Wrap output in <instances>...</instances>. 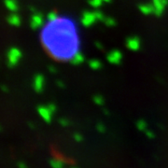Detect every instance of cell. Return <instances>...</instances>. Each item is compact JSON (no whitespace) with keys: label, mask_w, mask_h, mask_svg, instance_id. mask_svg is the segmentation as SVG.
<instances>
[{"label":"cell","mask_w":168,"mask_h":168,"mask_svg":"<svg viewBox=\"0 0 168 168\" xmlns=\"http://www.w3.org/2000/svg\"><path fill=\"white\" fill-rule=\"evenodd\" d=\"M49 19L42 30L43 46L55 59L72 60L78 53V38L74 23L55 13L50 14Z\"/></svg>","instance_id":"6da1fadb"},{"label":"cell","mask_w":168,"mask_h":168,"mask_svg":"<svg viewBox=\"0 0 168 168\" xmlns=\"http://www.w3.org/2000/svg\"><path fill=\"white\" fill-rule=\"evenodd\" d=\"M96 20H97V17H96L95 11L94 12H89V11H87V12H84L83 15H82L81 23L84 26L90 27L92 24H94Z\"/></svg>","instance_id":"7a4b0ae2"},{"label":"cell","mask_w":168,"mask_h":168,"mask_svg":"<svg viewBox=\"0 0 168 168\" xmlns=\"http://www.w3.org/2000/svg\"><path fill=\"white\" fill-rule=\"evenodd\" d=\"M152 6L154 8V14L159 16L167 6V0H152Z\"/></svg>","instance_id":"3957f363"},{"label":"cell","mask_w":168,"mask_h":168,"mask_svg":"<svg viewBox=\"0 0 168 168\" xmlns=\"http://www.w3.org/2000/svg\"><path fill=\"white\" fill-rule=\"evenodd\" d=\"M122 59V54L120 50H112L108 53L107 55V60L109 63L113 64V65H118L121 63Z\"/></svg>","instance_id":"277c9868"},{"label":"cell","mask_w":168,"mask_h":168,"mask_svg":"<svg viewBox=\"0 0 168 168\" xmlns=\"http://www.w3.org/2000/svg\"><path fill=\"white\" fill-rule=\"evenodd\" d=\"M126 46L131 50H137L140 48V40L136 37H132L127 39Z\"/></svg>","instance_id":"5b68a950"},{"label":"cell","mask_w":168,"mask_h":168,"mask_svg":"<svg viewBox=\"0 0 168 168\" xmlns=\"http://www.w3.org/2000/svg\"><path fill=\"white\" fill-rule=\"evenodd\" d=\"M140 9V11L144 14H150V13H154V8L152 5H150V4H145V5H141L139 7Z\"/></svg>","instance_id":"8992f818"},{"label":"cell","mask_w":168,"mask_h":168,"mask_svg":"<svg viewBox=\"0 0 168 168\" xmlns=\"http://www.w3.org/2000/svg\"><path fill=\"white\" fill-rule=\"evenodd\" d=\"M83 59H84L83 55H82L81 53L78 52L71 61H72L75 65H78V64H81V63L83 62Z\"/></svg>","instance_id":"52a82bcc"},{"label":"cell","mask_w":168,"mask_h":168,"mask_svg":"<svg viewBox=\"0 0 168 168\" xmlns=\"http://www.w3.org/2000/svg\"><path fill=\"white\" fill-rule=\"evenodd\" d=\"M89 3H90V5H91L92 7H94V8H98V7H100L101 5H103V3H105V2H104V0H90Z\"/></svg>","instance_id":"ba28073f"},{"label":"cell","mask_w":168,"mask_h":168,"mask_svg":"<svg viewBox=\"0 0 168 168\" xmlns=\"http://www.w3.org/2000/svg\"><path fill=\"white\" fill-rule=\"evenodd\" d=\"M90 66H91L93 69L97 70V69H99V68L101 67V63H100L99 61H97V60H92V61L90 62Z\"/></svg>","instance_id":"9c48e42d"},{"label":"cell","mask_w":168,"mask_h":168,"mask_svg":"<svg viewBox=\"0 0 168 168\" xmlns=\"http://www.w3.org/2000/svg\"><path fill=\"white\" fill-rule=\"evenodd\" d=\"M103 21H104L105 23H106V25H108V26H112V25H114V23H115V22H114L113 20H112V19H108V18H105Z\"/></svg>","instance_id":"30bf717a"},{"label":"cell","mask_w":168,"mask_h":168,"mask_svg":"<svg viewBox=\"0 0 168 168\" xmlns=\"http://www.w3.org/2000/svg\"><path fill=\"white\" fill-rule=\"evenodd\" d=\"M104 2L105 3H108V2H110V0H104Z\"/></svg>","instance_id":"8fae6325"}]
</instances>
